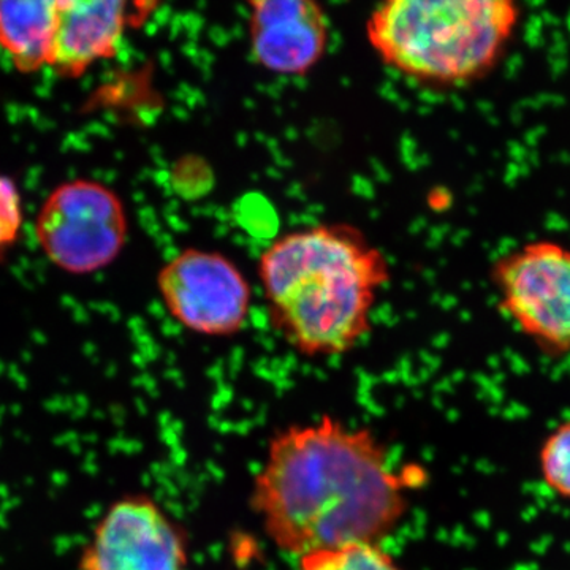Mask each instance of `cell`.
Masks as SVG:
<instances>
[{"mask_svg": "<svg viewBox=\"0 0 570 570\" xmlns=\"http://www.w3.org/2000/svg\"><path fill=\"white\" fill-rule=\"evenodd\" d=\"M422 469L396 468L367 428L332 415L269 439L250 508L276 549L298 558L352 542L382 543L403 523Z\"/></svg>", "mask_w": 570, "mask_h": 570, "instance_id": "obj_1", "label": "cell"}, {"mask_svg": "<svg viewBox=\"0 0 570 570\" xmlns=\"http://www.w3.org/2000/svg\"><path fill=\"white\" fill-rule=\"evenodd\" d=\"M392 279L387 255L347 224H318L275 239L258 258L269 325L307 358L343 355L373 328Z\"/></svg>", "mask_w": 570, "mask_h": 570, "instance_id": "obj_2", "label": "cell"}, {"mask_svg": "<svg viewBox=\"0 0 570 570\" xmlns=\"http://www.w3.org/2000/svg\"><path fill=\"white\" fill-rule=\"evenodd\" d=\"M520 18L519 0H382L366 31L379 58L397 73L464 86L497 69Z\"/></svg>", "mask_w": 570, "mask_h": 570, "instance_id": "obj_3", "label": "cell"}, {"mask_svg": "<svg viewBox=\"0 0 570 570\" xmlns=\"http://www.w3.org/2000/svg\"><path fill=\"white\" fill-rule=\"evenodd\" d=\"M129 219L121 197L92 179L59 184L41 205L36 238L52 265L70 275H91L121 255Z\"/></svg>", "mask_w": 570, "mask_h": 570, "instance_id": "obj_4", "label": "cell"}, {"mask_svg": "<svg viewBox=\"0 0 570 570\" xmlns=\"http://www.w3.org/2000/svg\"><path fill=\"white\" fill-rule=\"evenodd\" d=\"M498 305L521 335L546 351L570 352V246L534 239L491 265Z\"/></svg>", "mask_w": 570, "mask_h": 570, "instance_id": "obj_5", "label": "cell"}, {"mask_svg": "<svg viewBox=\"0 0 570 570\" xmlns=\"http://www.w3.org/2000/svg\"><path fill=\"white\" fill-rule=\"evenodd\" d=\"M165 309L195 335L230 337L249 321L253 291L245 273L217 250L187 247L157 273Z\"/></svg>", "mask_w": 570, "mask_h": 570, "instance_id": "obj_6", "label": "cell"}, {"mask_svg": "<svg viewBox=\"0 0 570 570\" xmlns=\"http://www.w3.org/2000/svg\"><path fill=\"white\" fill-rule=\"evenodd\" d=\"M186 532L145 493L126 494L105 510L78 561L80 570H186Z\"/></svg>", "mask_w": 570, "mask_h": 570, "instance_id": "obj_7", "label": "cell"}, {"mask_svg": "<svg viewBox=\"0 0 570 570\" xmlns=\"http://www.w3.org/2000/svg\"><path fill=\"white\" fill-rule=\"evenodd\" d=\"M255 62L277 75H305L324 58L328 26L317 0H246Z\"/></svg>", "mask_w": 570, "mask_h": 570, "instance_id": "obj_8", "label": "cell"}, {"mask_svg": "<svg viewBox=\"0 0 570 570\" xmlns=\"http://www.w3.org/2000/svg\"><path fill=\"white\" fill-rule=\"evenodd\" d=\"M130 0H61L51 69L80 78L94 63L118 55Z\"/></svg>", "mask_w": 570, "mask_h": 570, "instance_id": "obj_9", "label": "cell"}, {"mask_svg": "<svg viewBox=\"0 0 570 570\" xmlns=\"http://www.w3.org/2000/svg\"><path fill=\"white\" fill-rule=\"evenodd\" d=\"M61 0H0V48L21 73L52 63Z\"/></svg>", "mask_w": 570, "mask_h": 570, "instance_id": "obj_10", "label": "cell"}, {"mask_svg": "<svg viewBox=\"0 0 570 570\" xmlns=\"http://www.w3.org/2000/svg\"><path fill=\"white\" fill-rule=\"evenodd\" d=\"M298 570H404L382 543L352 542L311 551L296 560Z\"/></svg>", "mask_w": 570, "mask_h": 570, "instance_id": "obj_11", "label": "cell"}, {"mask_svg": "<svg viewBox=\"0 0 570 570\" xmlns=\"http://www.w3.org/2000/svg\"><path fill=\"white\" fill-rule=\"evenodd\" d=\"M539 463L543 482L570 501V422L562 423L546 439Z\"/></svg>", "mask_w": 570, "mask_h": 570, "instance_id": "obj_12", "label": "cell"}, {"mask_svg": "<svg viewBox=\"0 0 570 570\" xmlns=\"http://www.w3.org/2000/svg\"><path fill=\"white\" fill-rule=\"evenodd\" d=\"M24 223L22 200L17 183L0 175V254L17 243Z\"/></svg>", "mask_w": 570, "mask_h": 570, "instance_id": "obj_13", "label": "cell"}]
</instances>
